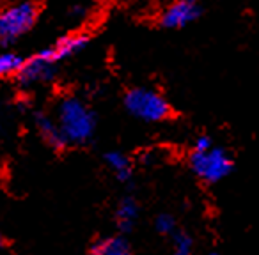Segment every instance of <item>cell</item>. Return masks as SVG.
<instances>
[{"label": "cell", "mask_w": 259, "mask_h": 255, "mask_svg": "<svg viewBox=\"0 0 259 255\" xmlns=\"http://www.w3.org/2000/svg\"><path fill=\"white\" fill-rule=\"evenodd\" d=\"M57 122L68 144H85L94 133V114L76 97H66L59 103Z\"/></svg>", "instance_id": "cell-1"}, {"label": "cell", "mask_w": 259, "mask_h": 255, "mask_svg": "<svg viewBox=\"0 0 259 255\" xmlns=\"http://www.w3.org/2000/svg\"><path fill=\"white\" fill-rule=\"evenodd\" d=\"M124 107L132 115L146 122L163 121L170 114L169 103L151 89H132L124 96Z\"/></svg>", "instance_id": "cell-2"}, {"label": "cell", "mask_w": 259, "mask_h": 255, "mask_svg": "<svg viewBox=\"0 0 259 255\" xmlns=\"http://www.w3.org/2000/svg\"><path fill=\"white\" fill-rule=\"evenodd\" d=\"M190 167L195 176L204 183H219L229 176L233 163L224 149L213 145L208 151H194L190 158Z\"/></svg>", "instance_id": "cell-3"}, {"label": "cell", "mask_w": 259, "mask_h": 255, "mask_svg": "<svg viewBox=\"0 0 259 255\" xmlns=\"http://www.w3.org/2000/svg\"><path fill=\"white\" fill-rule=\"evenodd\" d=\"M36 6L32 2H22L0 13V41L11 43L25 34L36 22Z\"/></svg>", "instance_id": "cell-4"}, {"label": "cell", "mask_w": 259, "mask_h": 255, "mask_svg": "<svg viewBox=\"0 0 259 255\" xmlns=\"http://www.w3.org/2000/svg\"><path fill=\"white\" fill-rule=\"evenodd\" d=\"M55 55L52 48L41 50L30 61L23 62L22 69L18 71V82L22 85H36V83H48L55 76Z\"/></svg>", "instance_id": "cell-5"}, {"label": "cell", "mask_w": 259, "mask_h": 255, "mask_svg": "<svg viewBox=\"0 0 259 255\" xmlns=\"http://www.w3.org/2000/svg\"><path fill=\"white\" fill-rule=\"evenodd\" d=\"M201 13L197 0H174L172 4L163 11L162 25L167 29H181L192 23Z\"/></svg>", "instance_id": "cell-6"}, {"label": "cell", "mask_w": 259, "mask_h": 255, "mask_svg": "<svg viewBox=\"0 0 259 255\" xmlns=\"http://www.w3.org/2000/svg\"><path fill=\"white\" fill-rule=\"evenodd\" d=\"M36 126H37V130H39L41 137H43L52 147L62 149L64 145H68V140H66L61 128H59V122L54 121L52 117H48V115H45V114H37Z\"/></svg>", "instance_id": "cell-7"}, {"label": "cell", "mask_w": 259, "mask_h": 255, "mask_svg": "<svg viewBox=\"0 0 259 255\" xmlns=\"http://www.w3.org/2000/svg\"><path fill=\"white\" fill-rule=\"evenodd\" d=\"M89 255H132V248L124 237L110 236L96 241Z\"/></svg>", "instance_id": "cell-8"}, {"label": "cell", "mask_w": 259, "mask_h": 255, "mask_svg": "<svg viewBox=\"0 0 259 255\" xmlns=\"http://www.w3.org/2000/svg\"><path fill=\"white\" fill-rule=\"evenodd\" d=\"M139 215V206L135 202V198L132 197H124L121 198L117 206V211H115V222L121 232H130L134 229V223L137 220Z\"/></svg>", "instance_id": "cell-9"}, {"label": "cell", "mask_w": 259, "mask_h": 255, "mask_svg": "<svg viewBox=\"0 0 259 255\" xmlns=\"http://www.w3.org/2000/svg\"><path fill=\"white\" fill-rule=\"evenodd\" d=\"M87 36H83V34H75V36H66L62 37L61 41H59L57 44H55V48H52L54 50V55L55 59H66V57H71V55L78 54V52H82L83 48L87 46Z\"/></svg>", "instance_id": "cell-10"}, {"label": "cell", "mask_w": 259, "mask_h": 255, "mask_svg": "<svg viewBox=\"0 0 259 255\" xmlns=\"http://www.w3.org/2000/svg\"><path fill=\"white\" fill-rule=\"evenodd\" d=\"M105 162L108 163V167L112 169V172L115 174L119 181H128L132 177V163L126 158L122 152L119 151H110L105 155Z\"/></svg>", "instance_id": "cell-11"}, {"label": "cell", "mask_w": 259, "mask_h": 255, "mask_svg": "<svg viewBox=\"0 0 259 255\" xmlns=\"http://www.w3.org/2000/svg\"><path fill=\"white\" fill-rule=\"evenodd\" d=\"M23 66V61L20 55L16 54H0V78L2 76H8V75H13V73H18Z\"/></svg>", "instance_id": "cell-12"}, {"label": "cell", "mask_w": 259, "mask_h": 255, "mask_svg": "<svg viewBox=\"0 0 259 255\" xmlns=\"http://www.w3.org/2000/svg\"><path fill=\"white\" fill-rule=\"evenodd\" d=\"M172 248H174V255H192L194 241L185 232L172 234Z\"/></svg>", "instance_id": "cell-13"}, {"label": "cell", "mask_w": 259, "mask_h": 255, "mask_svg": "<svg viewBox=\"0 0 259 255\" xmlns=\"http://www.w3.org/2000/svg\"><path fill=\"white\" fill-rule=\"evenodd\" d=\"M155 229L158 230L160 234H163V236H169V234H176V220H174V216L167 215V213H163V215L156 216L155 220Z\"/></svg>", "instance_id": "cell-14"}, {"label": "cell", "mask_w": 259, "mask_h": 255, "mask_svg": "<svg viewBox=\"0 0 259 255\" xmlns=\"http://www.w3.org/2000/svg\"><path fill=\"white\" fill-rule=\"evenodd\" d=\"M209 147H213L211 138H208V137H199L197 140H195L194 151H208Z\"/></svg>", "instance_id": "cell-15"}, {"label": "cell", "mask_w": 259, "mask_h": 255, "mask_svg": "<svg viewBox=\"0 0 259 255\" xmlns=\"http://www.w3.org/2000/svg\"><path fill=\"white\" fill-rule=\"evenodd\" d=\"M0 246H4V236H2V232H0Z\"/></svg>", "instance_id": "cell-16"}, {"label": "cell", "mask_w": 259, "mask_h": 255, "mask_svg": "<svg viewBox=\"0 0 259 255\" xmlns=\"http://www.w3.org/2000/svg\"><path fill=\"white\" fill-rule=\"evenodd\" d=\"M209 255H219V253H209Z\"/></svg>", "instance_id": "cell-17"}]
</instances>
